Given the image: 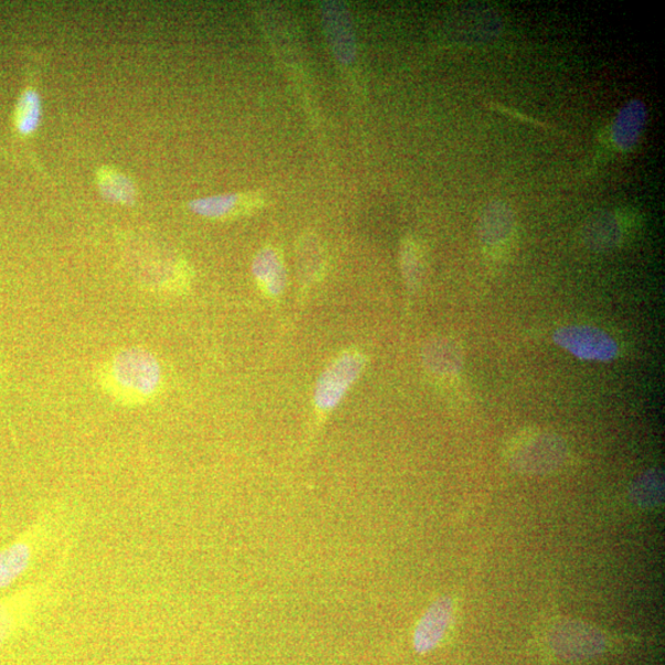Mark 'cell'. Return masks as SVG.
<instances>
[{
    "instance_id": "1",
    "label": "cell",
    "mask_w": 665,
    "mask_h": 665,
    "mask_svg": "<svg viewBox=\"0 0 665 665\" xmlns=\"http://www.w3.org/2000/svg\"><path fill=\"white\" fill-rule=\"evenodd\" d=\"M104 390L124 404H144L162 390L163 369L154 352L130 348L117 352L101 371Z\"/></svg>"
},
{
    "instance_id": "2",
    "label": "cell",
    "mask_w": 665,
    "mask_h": 665,
    "mask_svg": "<svg viewBox=\"0 0 665 665\" xmlns=\"http://www.w3.org/2000/svg\"><path fill=\"white\" fill-rule=\"evenodd\" d=\"M55 527V514H41L13 541L0 547V592L12 587L31 570L48 549Z\"/></svg>"
},
{
    "instance_id": "3",
    "label": "cell",
    "mask_w": 665,
    "mask_h": 665,
    "mask_svg": "<svg viewBox=\"0 0 665 665\" xmlns=\"http://www.w3.org/2000/svg\"><path fill=\"white\" fill-rule=\"evenodd\" d=\"M367 357L359 350L342 351L320 373L314 393L317 412L335 411L367 368Z\"/></svg>"
},
{
    "instance_id": "4",
    "label": "cell",
    "mask_w": 665,
    "mask_h": 665,
    "mask_svg": "<svg viewBox=\"0 0 665 665\" xmlns=\"http://www.w3.org/2000/svg\"><path fill=\"white\" fill-rule=\"evenodd\" d=\"M55 577L30 583L0 599V647L12 640L45 604Z\"/></svg>"
},
{
    "instance_id": "5",
    "label": "cell",
    "mask_w": 665,
    "mask_h": 665,
    "mask_svg": "<svg viewBox=\"0 0 665 665\" xmlns=\"http://www.w3.org/2000/svg\"><path fill=\"white\" fill-rule=\"evenodd\" d=\"M553 340L572 356L588 361H610L619 351L615 340L594 327H563L555 332Z\"/></svg>"
},
{
    "instance_id": "6",
    "label": "cell",
    "mask_w": 665,
    "mask_h": 665,
    "mask_svg": "<svg viewBox=\"0 0 665 665\" xmlns=\"http://www.w3.org/2000/svg\"><path fill=\"white\" fill-rule=\"evenodd\" d=\"M453 604L448 599H440L431 606L414 632V648L418 653L433 651L446 634L452 621Z\"/></svg>"
},
{
    "instance_id": "7",
    "label": "cell",
    "mask_w": 665,
    "mask_h": 665,
    "mask_svg": "<svg viewBox=\"0 0 665 665\" xmlns=\"http://www.w3.org/2000/svg\"><path fill=\"white\" fill-rule=\"evenodd\" d=\"M255 282L272 298L281 297L287 286V272L281 253L265 249L257 253L252 265Z\"/></svg>"
},
{
    "instance_id": "8",
    "label": "cell",
    "mask_w": 665,
    "mask_h": 665,
    "mask_svg": "<svg viewBox=\"0 0 665 665\" xmlns=\"http://www.w3.org/2000/svg\"><path fill=\"white\" fill-rule=\"evenodd\" d=\"M423 360L425 368L437 379H454L463 369V351L455 341L447 338H436L429 341Z\"/></svg>"
},
{
    "instance_id": "9",
    "label": "cell",
    "mask_w": 665,
    "mask_h": 665,
    "mask_svg": "<svg viewBox=\"0 0 665 665\" xmlns=\"http://www.w3.org/2000/svg\"><path fill=\"white\" fill-rule=\"evenodd\" d=\"M261 200L240 194H224L198 199L190 202V210L199 217L208 219H228L235 213L252 211L260 205Z\"/></svg>"
},
{
    "instance_id": "10",
    "label": "cell",
    "mask_w": 665,
    "mask_h": 665,
    "mask_svg": "<svg viewBox=\"0 0 665 665\" xmlns=\"http://www.w3.org/2000/svg\"><path fill=\"white\" fill-rule=\"evenodd\" d=\"M98 187L102 196L114 203L133 205L136 188L130 178L113 168H103L98 173Z\"/></svg>"
},
{
    "instance_id": "11",
    "label": "cell",
    "mask_w": 665,
    "mask_h": 665,
    "mask_svg": "<svg viewBox=\"0 0 665 665\" xmlns=\"http://www.w3.org/2000/svg\"><path fill=\"white\" fill-rule=\"evenodd\" d=\"M15 126L19 134L29 136L36 133L42 119V102L34 88L21 94L15 110Z\"/></svg>"
},
{
    "instance_id": "12",
    "label": "cell",
    "mask_w": 665,
    "mask_h": 665,
    "mask_svg": "<svg viewBox=\"0 0 665 665\" xmlns=\"http://www.w3.org/2000/svg\"><path fill=\"white\" fill-rule=\"evenodd\" d=\"M401 265L407 285L414 288L422 276V254L413 239H407L401 246Z\"/></svg>"
},
{
    "instance_id": "13",
    "label": "cell",
    "mask_w": 665,
    "mask_h": 665,
    "mask_svg": "<svg viewBox=\"0 0 665 665\" xmlns=\"http://www.w3.org/2000/svg\"><path fill=\"white\" fill-rule=\"evenodd\" d=\"M482 228H484V230H482V238L490 245H497L500 244L502 241H506L511 232V224L506 214H503V217L490 214Z\"/></svg>"
}]
</instances>
